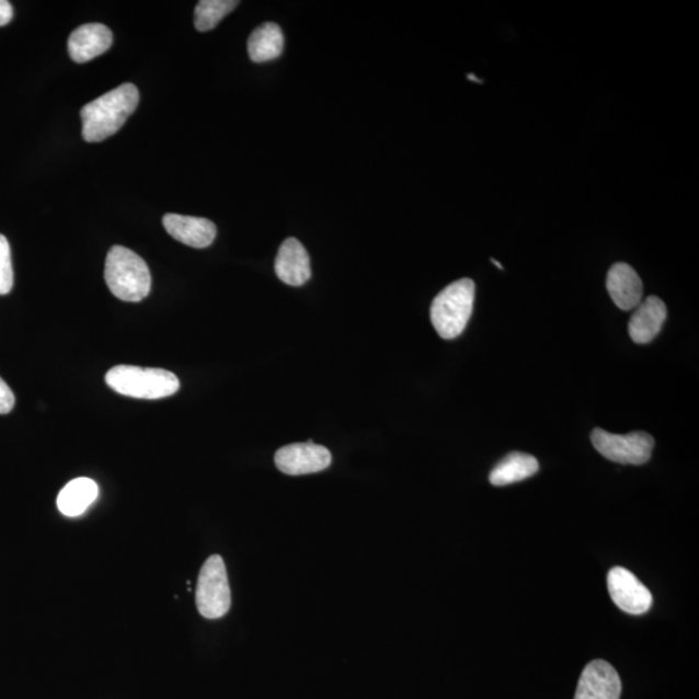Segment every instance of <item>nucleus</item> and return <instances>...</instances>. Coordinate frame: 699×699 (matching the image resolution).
I'll return each mask as SVG.
<instances>
[{
	"mask_svg": "<svg viewBox=\"0 0 699 699\" xmlns=\"http://www.w3.org/2000/svg\"><path fill=\"white\" fill-rule=\"evenodd\" d=\"M137 85L125 83L84 105L81 111L82 135L89 142H99L118 133L138 108Z\"/></svg>",
	"mask_w": 699,
	"mask_h": 699,
	"instance_id": "obj_1",
	"label": "nucleus"
},
{
	"mask_svg": "<svg viewBox=\"0 0 699 699\" xmlns=\"http://www.w3.org/2000/svg\"><path fill=\"white\" fill-rule=\"evenodd\" d=\"M105 282L121 301L140 302L152 288L151 271L140 255L125 247H113L106 255Z\"/></svg>",
	"mask_w": 699,
	"mask_h": 699,
	"instance_id": "obj_2",
	"label": "nucleus"
},
{
	"mask_svg": "<svg viewBox=\"0 0 699 699\" xmlns=\"http://www.w3.org/2000/svg\"><path fill=\"white\" fill-rule=\"evenodd\" d=\"M108 387L121 396L137 399H162L181 388L180 378L167 369L117 366L105 376Z\"/></svg>",
	"mask_w": 699,
	"mask_h": 699,
	"instance_id": "obj_3",
	"label": "nucleus"
},
{
	"mask_svg": "<svg viewBox=\"0 0 699 699\" xmlns=\"http://www.w3.org/2000/svg\"><path fill=\"white\" fill-rule=\"evenodd\" d=\"M474 297V282L461 279L449 284L434 298L431 319L442 339L454 340L466 330L472 317Z\"/></svg>",
	"mask_w": 699,
	"mask_h": 699,
	"instance_id": "obj_4",
	"label": "nucleus"
},
{
	"mask_svg": "<svg viewBox=\"0 0 699 699\" xmlns=\"http://www.w3.org/2000/svg\"><path fill=\"white\" fill-rule=\"evenodd\" d=\"M196 605L206 619H219L231 608V589L228 584L225 561L211 555L202 568L196 588Z\"/></svg>",
	"mask_w": 699,
	"mask_h": 699,
	"instance_id": "obj_5",
	"label": "nucleus"
},
{
	"mask_svg": "<svg viewBox=\"0 0 699 699\" xmlns=\"http://www.w3.org/2000/svg\"><path fill=\"white\" fill-rule=\"evenodd\" d=\"M591 439L604 458L626 466H643L651 460L654 449V438L645 432L619 435L596 427Z\"/></svg>",
	"mask_w": 699,
	"mask_h": 699,
	"instance_id": "obj_6",
	"label": "nucleus"
},
{
	"mask_svg": "<svg viewBox=\"0 0 699 699\" xmlns=\"http://www.w3.org/2000/svg\"><path fill=\"white\" fill-rule=\"evenodd\" d=\"M275 463L284 474H312L331 467L332 454L324 446L309 440L306 444H294L280 448L275 454Z\"/></svg>",
	"mask_w": 699,
	"mask_h": 699,
	"instance_id": "obj_7",
	"label": "nucleus"
},
{
	"mask_svg": "<svg viewBox=\"0 0 699 699\" xmlns=\"http://www.w3.org/2000/svg\"><path fill=\"white\" fill-rule=\"evenodd\" d=\"M611 600L629 615H644L652 608L653 596L643 583L624 568L611 569L608 575Z\"/></svg>",
	"mask_w": 699,
	"mask_h": 699,
	"instance_id": "obj_8",
	"label": "nucleus"
},
{
	"mask_svg": "<svg viewBox=\"0 0 699 699\" xmlns=\"http://www.w3.org/2000/svg\"><path fill=\"white\" fill-rule=\"evenodd\" d=\"M622 681L610 663L596 660L583 669L574 699H619Z\"/></svg>",
	"mask_w": 699,
	"mask_h": 699,
	"instance_id": "obj_9",
	"label": "nucleus"
},
{
	"mask_svg": "<svg viewBox=\"0 0 699 699\" xmlns=\"http://www.w3.org/2000/svg\"><path fill=\"white\" fill-rule=\"evenodd\" d=\"M162 222L171 238L192 248H208L217 238V227L209 219L167 214Z\"/></svg>",
	"mask_w": 699,
	"mask_h": 699,
	"instance_id": "obj_10",
	"label": "nucleus"
},
{
	"mask_svg": "<svg viewBox=\"0 0 699 699\" xmlns=\"http://www.w3.org/2000/svg\"><path fill=\"white\" fill-rule=\"evenodd\" d=\"M275 273L290 287H301L310 280V256L297 239L290 238L283 242L276 255Z\"/></svg>",
	"mask_w": 699,
	"mask_h": 699,
	"instance_id": "obj_11",
	"label": "nucleus"
},
{
	"mask_svg": "<svg viewBox=\"0 0 699 699\" xmlns=\"http://www.w3.org/2000/svg\"><path fill=\"white\" fill-rule=\"evenodd\" d=\"M113 34L103 24H85L70 34L68 51L76 62H88L112 47Z\"/></svg>",
	"mask_w": 699,
	"mask_h": 699,
	"instance_id": "obj_12",
	"label": "nucleus"
},
{
	"mask_svg": "<svg viewBox=\"0 0 699 699\" xmlns=\"http://www.w3.org/2000/svg\"><path fill=\"white\" fill-rule=\"evenodd\" d=\"M606 288L620 310L630 311L643 302V282L637 271L627 263H616L609 270Z\"/></svg>",
	"mask_w": 699,
	"mask_h": 699,
	"instance_id": "obj_13",
	"label": "nucleus"
},
{
	"mask_svg": "<svg viewBox=\"0 0 699 699\" xmlns=\"http://www.w3.org/2000/svg\"><path fill=\"white\" fill-rule=\"evenodd\" d=\"M667 318L665 302L657 296H651L641 302L632 313L629 324L630 336L637 344H649L658 336Z\"/></svg>",
	"mask_w": 699,
	"mask_h": 699,
	"instance_id": "obj_14",
	"label": "nucleus"
},
{
	"mask_svg": "<svg viewBox=\"0 0 699 699\" xmlns=\"http://www.w3.org/2000/svg\"><path fill=\"white\" fill-rule=\"evenodd\" d=\"M99 486L90 478H77L67 484L57 496V508L67 517L83 515L89 506L96 501Z\"/></svg>",
	"mask_w": 699,
	"mask_h": 699,
	"instance_id": "obj_15",
	"label": "nucleus"
},
{
	"mask_svg": "<svg viewBox=\"0 0 699 699\" xmlns=\"http://www.w3.org/2000/svg\"><path fill=\"white\" fill-rule=\"evenodd\" d=\"M539 462L534 456L524 452H512L499 461L490 473V482L494 486H508V484L527 480L538 473Z\"/></svg>",
	"mask_w": 699,
	"mask_h": 699,
	"instance_id": "obj_16",
	"label": "nucleus"
},
{
	"mask_svg": "<svg viewBox=\"0 0 699 699\" xmlns=\"http://www.w3.org/2000/svg\"><path fill=\"white\" fill-rule=\"evenodd\" d=\"M284 34L279 25L262 24L256 27L248 41V53L254 62H266L277 59L283 54Z\"/></svg>",
	"mask_w": 699,
	"mask_h": 699,
	"instance_id": "obj_17",
	"label": "nucleus"
},
{
	"mask_svg": "<svg viewBox=\"0 0 699 699\" xmlns=\"http://www.w3.org/2000/svg\"><path fill=\"white\" fill-rule=\"evenodd\" d=\"M240 2L234 0H202L195 10V26L198 32H209L231 13Z\"/></svg>",
	"mask_w": 699,
	"mask_h": 699,
	"instance_id": "obj_18",
	"label": "nucleus"
},
{
	"mask_svg": "<svg viewBox=\"0 0 699 699\" xmlns=\"http://www.w3.org/2000/svg\"><path fill=\"white\" fill-rule=\"evenodd\" d=\"M13 288V267L9 240L0 234V296L9 295Z\"/></svg>",
	"mask_w": 699,
	"mask_h": 699,
	"instance_id": "obj_19",
	"label": "nucleus"
},
{
	"mask_svg": "<svg viewBox=\"0 0 699 699\" xmlns=\"http://www.w3.org/2000/svg\"><path fill=\"white\" fill-rule=\"evenodd\" d=\"M14 403H16V399H14V394L5 383L2 377H0V415H7L13 410Z\"/></svg>",
	"mask_w": 699,
	"mask_h": 699,
	"instance_id": "obj_20",
	"label": "nucleus"
},
{
	"mask_svg": "<svg viewBox=\"0 0 699 699\" xmlns=\"http://www.w3.org/2000/svg\"><path fill=\"white\" fill-rule=\"evenodd\" d=\"M13 19V9L7 0H0V26L10 24Z\"/></svg>",
	"mask_w": 699,
	"mask_h": 699,
	"instance_id": "obj_21",
	"label": "nucleus"
}]
</instances>
